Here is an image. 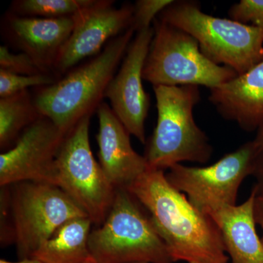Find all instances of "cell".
<instances>
[{
    "label": "cell",
    "instance_id": "6da1fadb",
    "mask_svg": "<svg viewBox=\"0 0 263 263\" xmlns=\"http://www.w3.org/2000/svg\"><path fill=\"white\" fill-rule=\"evenodd\" d=\"M127 190L149 214L173 262H230L215 221L170 184L165 171L148 168Z\"/></svg>",
    "mask_w": 263,
    "mask_h": 263
},
{
    "label": "cell",
    "instance_id": "7a4b0ae2",
    "mask_svg": "<svg viewBox=\"0 0 263 263\" xmlns=\"http://www.w3.org/2000/svg\"><path fill=\"white\" fill-rule=\"evenodd\" d=\"M1 187V245L14 243L19 259L32 257L67 221L88 217L55 185L24 181Z\"/></svg>",
    "mask_w": 263,
    "mask_h": 263
},
{
    "label": "cell",
    "instance_id": "3957f363",
    "mask_svg": "<svg viewBox=\"0 0 263 263\" xmlns=\"http://www.w3.org/2000/svg\"><path fill=\"white\" fill-rule=\"evenodd\" d=\"M135 31L127 29L110 40L91 61L71 71L64 79L43 87L34 103L43 117L68 133L82 119L91 117L102 100L133 41Z\"/></svg>",
    "mask_w": 263,
    "mask_h": 263
},
{
    "label": "cell",
    "instance_id": "277c9868",
    "mask_svg": "<svg viewBox=\"0 0 263 263\" xmlns=\"http://www.w3.org/2000/svg\"><path fill=\"white\" fill-rule=\"evenodd\" d=\"M153 88L158 117L144 155L148 168L165 171L183 162L206 163L213 147L193 115L200 100L199 86Z\"/></svg>",
    "mask_w": 263,
    "mask_h": 263
},
{
    "label": "cell",
    "instance_id": "5b68a950",
    "mask_svg": "<svg viewBox=\"0 0 263 263\" xmlns=\"http://www.w3.org/2000/svg\"><path fill=\"white\" fill-rule=\"evenodd\" d=\"M158 19L193 36L204 56L238 76L263 61V29L206 14L196 2L174 1Z\"/></svg>",
    "mask_w": 263,
    "mask_h": 263
},
{
    "label": "cell",
    "instance_id": "8992f818",
    "mask_svg": "<svg viewBox=\"0 0 263 263\" xmlns=\"http://www.w3.org/2000/svg\"><path fill=\"white\" fill-rule=\"evenodd\" d=\"M95 263H174L149 214L127 190L118 189L106 219L91 230Z\"/></svg>",
    "mask_w": 263,
    "mask_h": 263
},
{
    "label": "cell",
    "instance_id": "52a82bcc",
    "mask_svg": "<svg viewBox=\"0 0 263 263\" xmlns=\"http://www.w3.org/2000/svg\"><path fill=\"white\" fill-rule=\"evenodd\" d=\"M143 81L153 86L193 85L214 89L238 76L202 54L196 40L182 29L155 19Z\"/></svg>",
    "mask_w": 263,
    "mask_h": 263
},
{
    "label": "cell",
    "instance_id": "ba28073f",
    "mask_svg": "<svg viewBox=\"0 0 263 263\" xmlns=\"http://www.w3.org/2000/svg\"><path fill=\"white\" fill-rule=\"evenodd\" d=\"M90 118L82 119L65 137L57 159V186L99 227L108 215L117 190L91 152Z\"/></svg>",
    "mask_w": 263,
    "mask_h": 263
},
{
    "label": "cell",
    "instance_id": "9c48e42d",
    "mask_svg": "<svg viewBox=\"0 0 263 263\" xmlns=\"http://www.w3.org/2000/svg\"><path fill=\"white\" fill-rule=\"evenodd\" d=\"M259 149L254 141L247 142L207 167L176 164L165 173L166 179L194 206L209 215L221 207L237 205L240 186L252 176Z\"/></svg>",
    "mask_w": 263,
    "mask_h": 263
},
{
    "label": "cell",
    "instance_id": "30bf717a",
    "mask_svg": "<svg viewBox=\"0 0 263 263\" xmlns=\"http://www.w3.org/2000/svg\"><path fill=\"white\" fill-rule=\"evenodd\" d=\"M67 135L48 118H39L0 155V186L24 181L57 186V156Z\"/></svg>",
    "mask_w": 263,
    "mask_h": 263
},
{
    "label": "cell",
    "instance_id": "8fae6325",
    "mask_svg": "<svg viewBox=\"0 0 263 263\" xmlns=\"http://www.w3.org/2000/svg\"><path fill=\"white\" fill-rule=\"evenodd\" d=\"M154 34L152 27L137 33L105 92L114 114L129 134L143 144L150 98L143 88V71Z\"/></svg>",
    "mask_w": 263,
    "mask_h": 263
},
{
    "label": "cell",
    "instance_id": "7c38bea8",
    "mask_svg": "<svg viewBox=\"0 0 263 263\" xmlns=\"http://www.w3.org/2000/svg\"><path fill=\"white\" fill-rule=\"evenodd\" d=\"M133 6L114 7V1L94 0L73 15L74 27L59 53L53 68L65 73L87 57L98 55L110 38L131 27Z\"/></svg>",
    "mask_w": 263,
    "mask_h": 263
},
{
    "label": "cell",
    "instance_id": "4fadbf2b",
    "mask_svg": "<svg viewBox=\"0 0 263 263\" xmlns=\"http://www.w3.org/2000/svg\"><path fill=\"white\" fill-rule=\"evenodd\" d=\"M97 112L99 163L116 190H127L148 169L146 158L133 148L130 134L110 107L102 103Z\"/></svg>",
    "mask_w": 263,
    "mask_h": 263
},
{
    "label": "cell",
    "instance_id": "5bb4252c",
    "mask_svg": "<svg viewBox=\"0 0 263 263\" xmlns=\"http://www.w3.org/2000/svg\"><path fill=\"white\" fill-rule=\"evenodd\" d=\"M209 100L226 120L248 133L258 130L263 124V61L210 89Z\"/></svg>",
    "mask_w": 263,
    "mask_h": 263
},
{
    "label": "cell",
    "instance_id": "9a60e30c",
    "mask_svg": "<svg viewBox=\"0 0 263 263\" xmlns=\"http://www.w3.org/2000/svg\"><path fill=\"white\" fill-rule=\"evenodd\" d=\"M73 27V15L58 18L14 16L10 21V31L19 47L48 71L54 66Z\"/></svg>",
    "mask_w": 263,
    "mask_h": 263
},
{
    "label": "cell",
    "instance_id": "2e32d148",
    "mask_svg": "<svg viewBox=\"0 0 263 263\" xmlns=\"http://www.w3.org/2000/svg\"><path fill=\"white\" fill-rule=\"evenodd\" d=\"M252 193L240 205L209 214L220 231L230 263H263V245L256 230Z\"/></svg>",
    "mask_w": 263,
    "mask_h": 263
},
{
    "label": "cell",
    "instance_id": "e0dca14e",
    "mask_svg": "<svg viewBox=\"0 0 263 263\" xmlns=\"http://www.w3.org/2000/svg\"><path fill=\"white\" fill-rule=\"evenodd\" d=\"M92 224L88 217L67 221L40 247L32 257L43 263H85L91 260L89 237Z\"/></svg>",
    "mask_w": 263,
    "mask_h": 263
},
{
    "label": "cell",
    "instance_id": "ac0fdd59",
    "mask_svg": "<svg viewBox=\"0 0 263 263\" xmlns=\"http://www.w3.org/2000/svg\"><path fill=\"white\" fill-rule=\"evenodd\" d=\"M42 117L27 91L0 98V148L9 150L22 133Z\"/></svg>",
    "mask_w": 263,
    "mask_h": 263
},
{
    "label": "cell",
    "instance_id": "d6986e66",
    "mask_svg": "<svg viewBox=\"0 0 263 263\" xmlns=\"http://www.w3.org/2000/svg\"><path fill=\"white\" fill-rule=\"evenodd\" d=\"M94 0H22L16 1L14 10L34 18H58L72 16L89 6Z\"/></svg>",
    "mask_w": 263,
    "mask_h": 263
},
{
    "label": "cell",
    "instance_id": "ffe728a7",
    "mask_svg": "<svg viewBox=\"0 0 263 263\" xmlns=\"http://www.w3.org/2000/svg\"><path fill=\"white\" fill-rule=\"evenodd\" d=\"M56 81L50 74L21 76L0 69V98L27 91L30 87L51 86Z\"/></svg>",
    "mask_w": 263,
    "mask_h": 263
},
{
    "label": "cell",
    "instance_id": "44dd1931",
    "mask_svg": "<svg viewBox=\"0 0 263 263\" xmlns=\"http://www.w3.org/2000/svg\"><path fill=\"white\" fill-rule=\"evenodd\" d=\"M0 69L21 76L49 74L27 53H13L4 46H0Z\"/></svg>",
    "mask_w": 263,
    "mask_h": 263
},
{
    "label": "cell",
    "instance_id": "7402d4cb",
    "mask_svg": "<svg viewBox=\"0 0 263 263\" xmlns=\"http://www.w3.org/2000/svg\"><path fill=\"white\" fill-rule=\"evenodd\" d=\"M174 3L173 0H138L133 5L131 28L137 33L150 29L156 16Z\"/></svg>",
    "mask_w": 263,
    "mask_h": 263
},
{
    "label": "cell",
    "instance_id": "603a6c76",
    "mask_svg": "<svg viewBox=\"0 0 263 263\" xmlns=\"http://www.w3.org/2000/svg\"><path fill=\"white\" fill-rule=\"evenodd\" d=\"M232 20L263 29V0H240L228 12Z\"/></svg>",
    "mask_w": 263,
    "mask_h": 263
},
{
    "label": "cell",
    "instance_id": "cb8c5ba5",
    "mask_svg": "<svg viewBox=\"0 0 263 263\" xmlns=\"http://www.w3.org/2000/svg\"><path fill=\"white\" fill-rule=\"evenodd\" d=\"M251 193L253 195V215L256 224H258L262 230L261 238L263 245V183L257 182L252 188Z\"/></svg>",
    "mask_w": 263,
    "mask_h": 263
},
{
    "label": "cell",
    "instance_id": "d4e9b609",
    "mask_svg": "<svg viewBox=\"0 0 263 263\" xmlns=\"http://www.w3.org/2000/svg\"><path fill=\"white\" fill-rule=\"evenodd\" d=\"M252 176L257 179V182L263 183V146L260 147L256 158Z\"/></svg>",
    "mask_w": 263,
    "mask_h": 263
},
{
    "label": "cell",
    "instance_id": "484cf974",
    "mask_svg": "<svg viewBox=\"0 0 263 263\" xmlns=\"http://www.w3.org/2000/svg\"><path fill=\"white\" fill-rule=\"evenodd\" d=\"M253 141L259 146H263V124L259 128L258 130L257 131V134H256L255 138H254Z\"/></svg>",
    "mask_w": 263,
    "mask_h": 263
},
{
    "label": "cell",
    "instance_id": "4316f807",
    "mask_svg": "<svg viewBox=\"0 0 263 263\" xmlns=\"http://www.w3.org/2000/svg\"><path fill=\"white\" fill-rule=\"evenodd\" d=\"M0 263H43L38 259L31 257V258H27L24 259H19L18 262H10V261H7L5 259H0Z\"/></svg>",
    "mask_w": 263,
    "mask_h": 263
},
{
    "label": "cell",
    "instance_id": "83f0119b",
    "mask_svg": "<svg viewBox=\"0 0 263 263\" xmlns=\"http://www.w3.org/2000/svg\"><path fill=\"white\" fill-rule=\"evenodd\" d=\"M85 263H95L94 261H93V259H91V260L88 261V262H85Z\"/></svg>",
    "mask_w": 263,
    "mask_h": 263
}]
</instances>
